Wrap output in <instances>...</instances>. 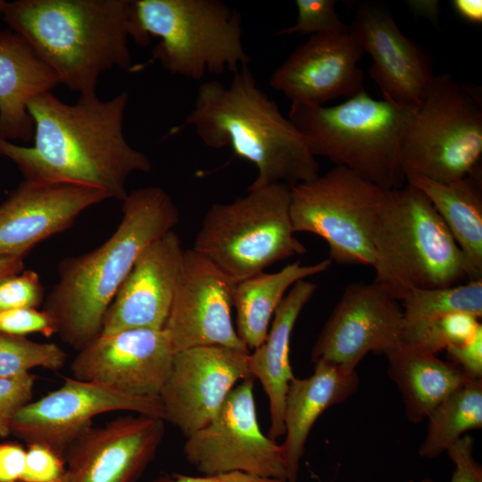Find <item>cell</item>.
Returning a JSON list of instances; mask_svg holds the SVG:
<instances>
[{
  "label": "cell",
  "mask_w": 482,
  "mask_h": 482,
  "mask_svg": "<svg viewBox=\"0 0 482 482\" xmlns=\"http://www.w3.org/2000/svg\"><path fill=\"white\" fill-rule=\"evenodd\" d=\"M187 127L208 147L229 145L235 155L252 162L257 177L249 187H291L319 175L320 165L305 137L258 86L248 67L234 73L227 87L218 80L201 83L192 111L170 134Z\"/></svg>",
  "instance_id": "cell-3"
},
{
  "label": "cell",
  "mask_w": 482,
  "mask_h": 482,
  "mask_svg": "<svg viewBox=\"0 0 482 482\" xmlns=\"http://www.w3.org/2000/svg\"><path fill=\"white\" fill-rule=\"evenodd\" d=\"M250 352L220 345H202L174 353L159 395L163 420L187 437L207 425L239 380L253 378Z\"/></svg>",
  "instance_id": "cell-15"
},
{
  "label": "cell",
  "mask_w": 482,
  "mask_h": 482,
  "mask_svg": "<svg viewBox=\"0 0 482 482\" xmlns=\"http://www.w3.org/2000/svg\"><path fill=\"white\" fill-rule=\"evenodd\" d=\"M174 352L163 329L130 328L101 334L78 352L71 364L74 378L123 395L159 397Z\"/></svg>",
  "instance_id": "cell-16"
},
{
  "label": "cell",
  "mask_w": 482,
  "mask_h": 482,
  "mask_svg": "<svg viewBox=\"0 0 482 482\" xmlns=\"http://www.w3.org/2000/svg\"><path fill=\"white\" fill-rule=\"evenodd\" d=\"M6 4H7V1L0 0V18H2L4 15Z\"/></svg>",
  "instance_id": "cell-45"
},
{
  "label": "cell",
  "mask_w": 482,
  "mask_h": 482,
  "mask_svg": "<svg viewBox=\"0 0 482 482\" xmlns=\"http://www.w3.org/2000/svg\"><path fill=\"white\" fill-rule=\"evenodd\" d=\"M164 420L142 415L120 416L92 426L63 455L72 482H136L155 457Z\"/></svg>",
  "instance_id": "cell-19"
},
{
  "label": "cell",
  "mask_w": 482,
  "mask_h": 482,
  "mask_svg": "<svg viewBox=\"0 0 482 482\" xmlns=\"http://www.w3.org/2000/svg\"><path fill=\"white\" fill-rule=\"evenodd\" d=\"M454 464L450 482H482V467L474 458V438L464 435L447 451Z\"/></svg>",
  "instance_id": "cell-37"
},
{
  "label": "cell",
  "mask_w": 482,
  "mask_h": 482,
  "mask_svg": "<svg viewBox=\"0 0 482 482\" xmlns=\"http://www.w3.org/2000/svg\"><path fill=\"white\" fill-rule=\"evenodd\" d=\"M151 36L160 38L152 59L172 75L198 80L251 62L242 16L220 0H132L130 38L144 46Z\"/></svg>",
  "instance_id": "cell-7"
},
{
  "label": "cell",
  "mask_w": 482,
  "mask_h": 482,
  "mask_svg": "<svg viewBox=\"0 0 482 482\" xmlns=\"http://www.w3.org/2000/svg\"><path fill=\"white\" fill-rule=\"evenodd\" d=\"M44 301L45 290L34 270H25L0 279V311L37 309Z\"/></svg>",
  "instance_id": "cell-33"
},
{
  "label": "cell",
  "mask_w": 482,
  "mask_h": 482,
  "mask_svg": "<svg viewBox=\"0 0 482 482\" xmlns=\"http://www.w3.org/2000/svg\"><path fill=\"white\" fill-rule=\"evenodd\" d=\"M387 374L398 387L404 412L412 423H420L454 391L470 380L455 363L402 344L386 355Z\"/></svg>",
  "instance_id": "cell-25"
},
{
  "label": "cell",
  "mask_w": 482,
  "mask_h": 482,
  "mask_svg": "<svg viewBox=\"0 0 482 482\" xmlns=\"http://www.w3.org/2000/svg\"><path fill=\"white\" fill-rule=\"evenodd\" d=\"M24 258L21 257H0V279L22 271Z\"/></svg>",
  "instance_id": "cell-43"
},
{
  "label": "cell",
  "mask_w": 482,
  "mask_h": 482,
  "mask_svg": "<svg viewBox=\"0 0 482 482\" xmlns=\"http://www.w3.org/2000/svg\"><path fill=\"white\" fill-rule=\"evenodd\" d=\"M331 262L330 259L308 265L295 262L278 271H262L236 284V331L249 351L265 340L274 312L292 286L327 270Z\"/></svg>",
  "instance_id": "cell-27"
},
{
  "label": "cell",
  "mask_w": 482,
  "mask_h": 482,
  "mask_svg": "<svg viewBox=\"0 0 482 482\" xmlns=\"http://www.w3.org/2000/svg\"><path fill=\"white\" fill-rule=\"evenodd\" d=\"M36 377L30 372L11 378L0 377V438L11 435L16 413L32 401Z\"/></svg>",
  "instance_id": "cell-34"
},
{
  "label": "cell",
  "mask_w": 482,
  "mask_h": 482,
  "mask_svg": "<svg viewBox=\"0 0 482 482\" xmlns=\"http://www.w3.org/2000/svg\"><path fill=\"white\" fill-rule=\"evenodd\" d=\"M359 386L356 370L347 371L325 361L314 362L313 373L294 378L286 395L281 444L287 482H297L300 461L309 433L318 418L329 407L345 401Z\"/></svg>",
  "instance_id": "cell-22"
},
{
  "label": "cell",
  "mask_w": 482,
  "mask_h": 482,
  "mask_svg": "<svg viewBox=\"0 0 482 482\" xmlns=\"http://www.w3.org/2000/svg\"><path fill=\"white\" fill-rule=\"evenodd\" d=\"M128 102L126 91L106 101L96 94L80 95L73 104L52 91L42 93L28 104L33 145L0 137V155L12 161L26 180L93 187L122 202L129 177L152 169L147 155L124 137Z\"/></svg>",
  "instance_id": "cell-1"
},
{
  "label": "cell",
  "mask_w": 482,
  "mask_h": 482,
  "mask_svg": "<svg viewBox=\"0 0 482 482\" xmlns=\"http://www.w3.org/2000/svg\"><path fill=\"white\" fill-rule=\"evenodd\" d=\"M26 450L17 443L0 444V482H20L23 475Z\"/></svg>",
  "instance_id": "cell-39"
},
{
  "label": "cell",
  "mask_w": 482,
  "mask_h": 482,
  "mask_svg": "<svg viewBox=\"0 0 482 482\" xmlns=\"http://www.w3.org/2000/svg\"><path fill=\"white\" fill-rule=\"evenodd\" d=\"M154 482H287L273 478L262 477L244 471H229L200 477L173 473Z\"/></svg>",
  "instance_id": "cell-40"
},
{
  "label": "cell",
  "mask_w": 482,
  "mask_h": 482,
  "mask_svg": "<svg viewBox=\"0 0 482 482\" xmlns=\"http://www.w3.org/2000/svg\"><path fill=\"white\" fill-rule=\"evenodd\" d=\"M452 4L456 12L465 21L476 24L482 22L481 0H453Z\"/></svg>",
  "instance_id": "cell-41"
},
{
  "label": "cell",
  "mask_w": 482,
  "mask_h": 482,
  "mask_svg": "<svg viewBox=\"0 0 482 482\" xmlns=\"http://www.w3.org/2000/svg\"><path fill=\"white\" fill-rule=\"evenodd\" d=\"M179 212L160 187L135 189L122 201V218L112 235L97 248L62 259L58 279L43 309L56 335L80 351L102 333L105 313L142 251L173 230Z\"/></svg>",
  "instance_id": "cell-2"
},
{
  "label": "cell",
  "mask_w": 482,
  "mask_h": 482,
  "mask_svg": "<svg viewBox=\"0 0 482 482\" xmlns=\"http://www.w3.org/2000/svg\"><path fill=\"white\" fill-rule=\"evenodd\" d=\"M404 178L430 201L463 253L475 278L481 279V173L451 182H438L414 172H405Z\"/></svg>",
  "instance_id": "cell-26"
},
{
  "label": "cell",
  "mask_w": 482,
  "mask_h": 482,
  "mask_svg": "<svg viewBox=\"0 0 482 482\" xmlns=\"http://www.w3.org/2000/svg\"><path fill=\"white\" fill-rule=\"evenodd\" d=\"M0 332L24 337L30 333L51 337L56 333L49 315L36 308L0 311Z\"/></svg>",
  "instance_id": "cell-36"
},
{
  "label": "cell",
  "mask_w": 482,
  "mask_h": 482,
  "mask_svg": "<svg viewBox=\"0 0 482 482\" xmlns=\"http://www.w3.org/2000/svg\"><path fill=\"white\" fill-rule=\"evenodd\" d=\"M65 472L62 457L42 445H28L25 468L20 482H57Z\"/></svg>",
  "instance_id": "cell-35"
},
{
  "label": "cell",
  "mask_w": 482,
  "mask_h": 482,
  "mask_svg": "<svg viewBox=\"0 0 482 482\" xmlns=\"http://www.w3.org/2000/svg\"><path fill=\"white\" fill-rule=\"evenodd\" d=\"M57 482H72L71 476L67 470H66L65 474Z\"/></svg>",
  "instance_id": "cell-44"
},
{
  "label": "cell",
  "mask_w": 482,
  "mask_h": 482,
  "mask_svg": "<svg viewBox=\"0 0 482 482\" xmlns=\"http://www.w3.org/2000/svg\"><path fill=\"white\" fill-rule=\"evenodd\" d=\"M403 324L431 320L454 312L481 319L482 278L448 287L414 289L402 301Z\"/></svg>",
  "instance_id": "cell-29"
},
{
  "label": "cell",
  "mask_w": 482,
  "mask_h": 482,
  "mask_svg": "<svg viewBox=\"0 0 482 482\" xmlns=\"http://www.w3.org/2000/svg\"><path fill=\"white\" fill-rule=\"evenodd\" d=\"M409 9L417 16L436 21L440 4L436 0H411L406 2Z\"/></svg>",
  "instance_id": "cell-42"
},
{
  "label": "cell",
  "mask_w": 482,
  "mask_h": 482,
  "mask_svg": "<svg viewBox=\"0 0 482 482\" xmlns=\"http://www.w3.org/2000/svg\"><path fill=\"white\" fill-rule=\"evenodd\" d=\"M374 280L401 302L414 289L476 280L463 253L426 195L406 183L386 190L374 237Z\"/></svg>",
  "instance_id": "cell-5"
},
{
  "label": "cell",
  "mask_w": 482,
  "mask_h": 482,
  "mask_svg": "<svg viewBox=\"0 0 482 482\" xmlns=\"http://www.w3.org/2000/svg\"><path fill=\"white\" fill-rule=\"evenodd\" d=\"M348 29L372 58L369 73L383 99L418 108L436 75L428 56L402 33L389 10L372 2L355 4Z\"/></svg>",
  "instance_id": "cell-17"
},
{
  "label": "cell",
  "mask_w": 482,
  "mask_h": 482,
  "mask_svg": "<svg viewBox=\"0 0 482 482\" xmlns=\"http://www.w3.org/2000/svg\"><path fill=\"white\" fill-rule=\"evenodd\" d=\"M290 218V187H248L230 203L213 204L203 218L193 249L236 283L280 261L306 253Z\"/></svg>",
  "instance_id": "cell-8"
},
{
  "label": "cell",
  "mask_w": 482,
  "mask_h": 482,
  "mask_svg": "<svg viewBox=\"0 0 482 482\" xmlns=\"http://www.w3.org/2000/svg\"><path fill=\"white\" fill-rule=\"evenodd\" d=\"M132 0H16L2 17L80 95L96 94L101 74L134 70L129 47Z\"/></svg>",
  "instance_id": "cell-4"
},
{
  "label": "cell",
  "mask_w": 482,
  "mask_h": 482,
  "mask_svg": "<svg viewBox=\"0 0 482 482\" xmlns=\"http://www.w3.org/2000/svg\"><path fill=\"white\" fill-rule=\"evenodd\" d=\"M115 411L163 420L159 397L130 396L73 378L22 407L12 421L11 434L28 445L46 446L63 458L71 444L91 427L94 417Z\"/></svg>",
  "instance_id": "cell-13"
},
{
  "label": "cell",
  "mask_w": 482,
  "mask_h": 482,
  "mask_svg": "<svg viewBox=\"0 0 482 482\" xmlns=\"http://www.w3.org/2000/svg\"><path fill=\"white\" fill-rule=\"evenodd\" d=\"M66 358V353L54 343H38L0 332V377L21 376L34 368L56 371L63 367Z\"/></svg>",
  "instance_id": "cell-31"
},
{
  "label": "cell",
  "mask_w": 482,
  "mask_h": 482,
  "mask_svg": "<svg viewBox=\"0 0 482 482\" xmlns=\"http://www.w3.org/2000/svg\"><path fill=\"white\" fill-rule=\"evenodd\" d=\"M479 320L470 313L454 312L403 324V343L436 355L452 345L470 340L482 328Z\"/></svg>",
  "instance_id": "cell-30"
},
{
  "label": "cell",
  "mask_w": 482,
  "mask_h": 482,
  "mask_svg": "<svg viewBox=\"0 0 482 482\" xmlns=\"http://www.w3.org/2000/svg\"><path fill=\"white\" fill-rule=\"evenodd\" d=\"M363 51L347 32L311 36L272 73L269 84L293 104L323 105L363 88Z\"/></svg>",
  "instance_id": "cell-20"
},
{
  "label": "cell",
  "mask_w": 482,
  "mask_h": 482,
  "mask_svg": "<svg viewBox=\"0 0 482 482\" xmlns=\"http://www.w3.org/2000/svg\"><path fill=\"white\" fill-rule=\"evenodd\" d=\"M236 284L193 248L184 251L177 288L163 328L174 353L202 345L250 352L232 322Z\"/></svg>",
  "instance_id": "cell-14"
},
{
  "label": "cell",
  "mask_w": 482,
  "mask_h": 482,
  "mask_svg": "<svg viewBox=\"0 0 482 482\" xmlns=\"http://www.w3.org/2000/svg\"><path fill=\"white\" fill-rule=\"evenodd\" d=\"M58 84L54 72L20 34L0 29V137L31 140L34 123L28 104Z\"/></svg>",
  "instance_id": "cell-23"
},
{
  "label": "cell",
  "mask_w": 482,
  "mask_h": 482,
  "mask_svg": "<svg viewBox=\"0 0 482 482\" xmlns=\"http://www.w3.org/2000/svg\"><path fill=\"white\" fill-rule=\"evenodd\" d=\"M186 438V459L204 475L244 471L287 479L281 445L261 431L252 378L235 386L213 419Z\"/></svg>",
  "instance_id": "cell-11"
},
{
  "label": "cell",
  "mask_w": 482,
  "mask_h": 482,
  "mask_svg": "<svg viewBox=\"0 0 482 482\" xmlns=\"http://www.w3.org/2000/svg\"><path fill=\"white\" fill-rule=\"evenodd\" d=\"M297 11L295 25L274 33L283 35H318L325 33H344L348 25L343 23L336 11L335 0H296Z\"/></svg>",
  "instance_id": "cell-32"
},
{
  "label": "cell",
  "mask_w": 482,
  "mask_h": 482,
  "mask_svg": "<svg viewBox=\"0 0 482 482\" xmlns=\"http://www.w3.org/2000/svg\"><path fill=\"white\" fill-rule=\"evenodd\" d=\"M427 419V434L419 454L433 459L446 453L469 430L482 428V380L470 381L454 391Z\"/></svg>",
  "instance_id": "cell-28"
},
{
  "label": "cell",
  "mask_w": 482,
  "mask_h": 482,
  "mask_svg": "<svg viewBox=\"0 0 482 482\" xmlns=\"http://www.w3.org/2000/svg\"><path fill=\"white\" fill-rule=\"evenodd\" d=\"M184 251L174 230L147 245L111 303L101 334L130 328L163 329L177 288Z\"/></svg>",
  "instance_id": "cell-21"
},
{
  "label": "cell",
  "mask_w": 482,
  "mask_h": 482,
  "mask_svg": "<svg viewBox=\"0 0 482 482\" xmlns=\"http://www.w3.org/2000/svg\"><path fill=\"white\" fill-rule=\"evenodd\" d=\"M403 330L402 305L382 285L351 283L320 331L312 362L353 371L369 353L386 355L401 346Z\"/></svg>",
  "instance_id": "cell-12"
},
{
  "label": "cell",
  "mask_w": 482,
  "mask_h": 482,
  "mask_svg": "<svg viewBox=\"0 0 482 482\" xmlns=\"http://www.w3.org/2000/svg\"><path fill=\"white\" fill-rule=\"evenodd\" d=\"M407 482H417V481H414L412 479L411 480H408ZM419 482H434L432 479L430 478H425V479H422L421 481H419Z\"/></svg>",
  "instance_id": "cell-46"
},
{
  "label": "cell",
  "mask_w": 482,
  "mask_h": 482,
  "mask_svg": "<svg viewBox=\"0 0 482 482\" xmlns=\"http://www.w3.org/2000/svg\"><path fill=\"white\" fill-rule=\"evenodd\" d=\"M482 95L450 73L436 75L402 145L403 172L438 182L480 174Z\"/></svg>",
  "instance_id": "cell-9"
},
{
  "label": "cell",
  "mask_w": 482,
  "mask_h": 482,
  "mask_svg": "<svg viewBox=\"0 0 482 482\" xmlns=\"http://www.w3.org/2000/svg\"><path fill=\"white\" fill-rule=\"evenodd\" d=\"M417 108L376 100L364 89L330 107L291 103L288 119L314 157L329 159L383 190L405 181L402 145Z\"/></svg>",
  "instance_id": "cell-6"
},
{
  "label": "cell",
  "mask_w": 482,
  "mask_h": 482,
  "mask_svg": "<svg viewBox=\"0 0 482 482\" xmlns=\"http://www.w3.org/2000/svg\"><path fill=\"white\" fill-rule=\"evenodd\" d=\"M385 191L349 169L335 166L290 187L294 232L321 237L331 262L372 266L373 237Z\"/></svg>",
  "instance_id": "cell-10"
},
{
  "label": "cell",
  "mask_w": 482,
  "mask_h": 482,
  "mask_svg": "<svg viewBox=\"0 0 482 482\" xmlns=\"http://www.w3.org/2000/svg\"><path fill=\"white\" fill-rule=\"evenodd\" d=\"M445 351L449 362L458 365L470 380H482V328L468 342Z\"/></svg>",
  "instance_id": "cell-38"
},
{
  "label": "cell",
  "mask_w": 482,
  "mask_h": 482,
  "mask_svg": "<svg viewBox=\"0 0 482 482\" xmlns=\"http://www.w3.org/2000/svg\"><path fill=\"white\" fill-rule=\"evenodd\" d=\"M109 196L68 182L22 181L0 204V257H21L72 226L87 209Z\"/></svg>",
  "instance_id": "cell-18"
},
{
  "label": "cell",
  "mask_w": 482,
  "mask_h": 482,
  "mask_svg": "<svg viewBox=\"0 0 482 482\" xmlns=\"http://www.w3.org/2000/svg\"><path fill=\"white\" fill-rule=\"evenodd\" d=\"M317 285L302 279L287 291L274 312L263 343L248 355V369L268 396L270 425L268 436L276 441L285 434L284 410L290 381L295 378L289 360L295 324Z\"/></svg>",
  "instance_id": "cell-24"
}]
</instances>
